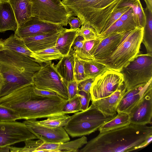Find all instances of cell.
<instances>
[{"mask_svg": "<svg viewBox=\"0 0 152 152\" xmlns=\"http://www.w3.org/2000/svg\"><path fill=\"white\" fill-rule=\"evenodd\" d=\"M28 129L38 139L45 143H62L70 140L64 127H50L39 124L36 119L26 120L23 122Z\"/></svg>", "mask_w": 152, "mask_h": 152, "instance_id": "12", "label": "cell"}, {"mask_svg": "<svg viewBox=\"0 0 152 152\" xmlns=\"http://www.w3.org/2000/svg\"><path fill=\"white\" fill-rule=\"evenodd\" d=\"M152 140V127L130 123L99 132L88 142L80 152H129L142 149Z\"/></svg>", "mask_w": 152, "mask_h": 152, "instance_id": "1", "label": "cell"}, {"mask_svg": "<svg viewBox=\"0 0 152 152\" xmlns=\"http://www.w3.org/2000/svg\"><path fill=\"white\" fill-rule=\"evenodd\" d=\"M1 0H0V4H1Z\"/></svg>", "mask_w": 152, "mask_h": 152, "instance_id": "45", "label": "cell"}, {"mask_svg": "<svg viewBox=\"0 0 152 152\" xmlns=\"http://www.w3.org/2000/svg\"><path fill=\"white\" fill-rule=\"evenodd\" d=\"M127 6L132 8L139 27L144 28L146 22V16L140 0H122L118 7Z\"/></svg>", "mask_w": 152, "mask_h": 152, "instance_id": "26", "label": "cell"}, {"mask_svg": "<svg viewBox=\"0 0 152 152\" xmlns=\"http://www.w3.org/2000/svg\"><path fill=\"white\" fill-rule=\"evenodd\" d=\"M151 80L146 85L126 91L118 106L117 112L128 114L142 98L150 84Z\"/></svg>", "mask_w": 152, "mask_h": 152, "instance_id": "20", "label": "cell"}, {"mask_svg": "<svg viewBox=\"0 0 152 152\" xmlns=\"http://www.w3.org/2000/svg\"><path fill=\"white\" fill-rule=\"evenodd\" d=\"M77 95L80 102V111L86 110L88 107L90 102L91 100V96L90 93L79 91Z\"/></svg>", "mask_w": 152, "mask_h": 152, "instance_id": "38", "label": "cell"}, {"mask_svg": "<svg viewBox=\"0 0 152 152\" xmlns=\"http://www.w3.org/2000/svg\"><path fill=\"white\" fill-rule=\"evenodd\" d=\"M117 114L106 116L91 103L86 110L70 116L64 127L71 137H82L98 130L101 126L114 118Z\"/></svg>", "mask_w": 152, "mask_h": 152, "instance_id": "6", "label": "cell"}, {"mask_svg": "<svg viewBox=\"0 0 152 152\" xmlns=\"http://www.w3.org/2000/svg\"><path fill=\"white\" fill-rule=\"evenodd\" d=\"M83 60L86 79L95 78L108 69L105 65L94 60Z\"/></svg>", "mask_w": 152, "mask_h": 152, "instance_id": "29", "label": "cell"}, {"mask_svg": "<svg viewBox=\"0 0 152 152\" xmlns=\"http://www.w3.org/2000/svg\"><path fill=\"white\" fill-rule=\"evenodd\" d=\"M21 119L19 114L13 110L0 105V121H15Z\"/></svg>", "mask_w": 152, "mask_h": 152, "instance_id": "32", "label": "cell"}, {"mask_svg": "<svg viewBox=\"0 0 152 152\" xmlns=\"http://www.w3.org/2000/svg\"><path fill=\"white\" fill-rule=\"evenodd\" d=\"M62 31L40 34L22 39L28 48L34 52L55 46Z\"/></svg>", "mask_w": 152, "mask_h": 152, "instance_id": "19", "label": "cell"}, {"mask_svg": "<svg viewBox=\"0 0 152 152\" xmlns=\"http://www.w3.org/2000/svg\"><path fill=\"white\" fill-rule=\"evenodd\" d=\"M34 86L31 83L0 97V105L13 110L26 120L66 114L62 110L67 99L60 96L39 95L34 92Z\"/></svg>", "mask_w": 152, "mask_h": 152, "instance_id": "2", "label": "cell"}, {"mask_svg": "<svg viewBox=\"0 0 152 152\" xmlns=\"http://www.w3.org/2000/svg\"><path fill=\"white\" fill-rule=\"evenodd\" d=\"M32 16L41 20L67 26L71 11L61 0H31Z\"/></svg>", "mask_w": 152, "mask_h": 152, "instance_id": "8", "label": "cell"}, {"mask_svg": "<svg viewBox=\"0 0 152 152\" xmlns=\"http://www.w3.org/2000/svg\"><path fill=\"white\" fill-rule=\"evenodd\" d=\"M78 36L82 37L85 41L95 39L97 38L95 30L87 24L82 25L81 28L78 30Z\"/></svg>", "mask_w": 152, "mask_h": 152, "instance_id": "37", "label": "cell"}, {"mask_svg": "<svg viewBox=\"0 0 152 152\" xmlns=\"http://www.w3.org/2000/svg\"><path fill=\"white\" fill-rule=\"evenodd\" d=\"M123 84L122 74L108 68L95 78L90 90L91 101L110 96Z\"/></svg>", "mask_w": 152, "mask_h": 152, "instance_id": "10", "label": "cell"}, {"mask_svg": "<svg viewBox=\"0 0 152 152\" xmlns=\"http://www.w3.org/2000/svg\"><path fill=\"white\" fill-rule=\"evenodd\" d=\"M32 80L37 88L53 91L63 98L68 99L67 82L57 72L52 61L42 66L34 75Z\"/></svg>", "mask_w": 152, "mask_h": 152, "instance_id": "9", "label": "cell"}, {"mask_svg": "<svg viewBox=\"0 0 152 152\" xmlns=\"http://www.w3.org/2000/svg\"><path fill=\"white\" fill-rule=\"evenodd\" d=\"M47 64L53 60H60L64 56L55 46L34 52Z\"/></svg>", "mask_w": 152, "mask_h": 152, "instance_id": "30", "label": "cell"}, {"mask_svg": "<svg viewBox=\"0 0 152 152\" xmlns=\"http://www.w3.org/2000/svg\"><path fill=\"white\" fill-rule=\"evenodd\" d=\"M84 61L79 58L75 53V63L74 69L75 80L78 83L86 79L84 71Z\"/></svg>", "mask_w": 152, "mask_h": 152, "instance_id": "33", "label": "cell"}, {"mask_svg": "<svg viewBox=\"0 0 152 152\" xmlns=\"http://www.w3.org/2000/svg\"><path fill=\"white\" fill-rule=\"evenodd\" d=\"M18 25L13 9L8 0H1L0 5V32L15 31Z\"/></svg>", "mask_w": 152, "mask_h": 152, "instance_id": "22", "label": "cell"}, {"mask_svg": "<svg viewBox=\"0 0 152 152\" xmlns=\"http://www.w3.org/2000/svg\"><path fill=\"white\" fill-rule=\"evenodd\" d=\"M75 55V52L71 48L68 54L64 56L54 65L57 72L66 82L75 80L74 74Z\"/></svg>", "mask_w": 152, "mask_h": 152, "instance_id": "23", "label": "cell"}, {"mask_svg": "<svg viewBox=\"0 0 152 152\" xmlns=\"http://www.w3.org/2000/svg\"><path fill=\"white\" fill-rule=\"evenodd\" d=\"M125 32H116L102 38H97L92 52L94 60L99 62L107 58L120 43Z\"/></svg>", "mask_w": 152, "mask_h": 152, "instance_id": "15", "label": "cell"}, {"mask_svg": "<svg viewBox=\"0 0 152 152\" xmlns=\"http://www.w3.org/2000/svg\"><path fill=\"white\" fill-rule=\"evenodd\" d=\"M62 110L66 114L80 111V102L77 95L72 99L67 100Z\"/></svg>", "mask_w": 152, "mask_h": 152, "instance_id": "34", "label": "cell"}, {"mask_svg": "<svg viewBox=\"0 0 152 152\" xmlns=\"http://www.w3.org/2000/svg\"><path fill=\"white\" fill-rule=\"evenodd\" d=\"M95 78L86 79L80 81L78 84V90L90 93V89Z\"/></svg>", "mask_w": 152, "mask_h": 152, "instance_id": "40", "label": "cell"}, {"mask_svg": "<svg viewBox=\"0 0 152 152\" xmlns=\"http://www.w3.org/2000/svg\"></svg>", "mask_w": 152, "mask_h": 152, "instance_id": "46", "label": "cell"}, {"mask_svg": "<svg viewBox=\"0 0 152 152\" xmlns=\"http://www.w3.org/2000/svg\"><path fill=\"white\" fill-rule=\"evenodd\" d=\"M34 91L36 94L43 96L53 97L59 96L53 91L39 88L35 86L34 88Z\"/></svg>", "mask_w": 152, "mask_h": 152, "instance_id": "42", "label": "cell"}, {"mask_svg": "<svg viewBox=\"0 0 152 152\" xmlns=\"http://www.w3.org/2000/svg\"><path fill=\"white\" fill-rule=\"evenodd\" d=\"M122 0H62V3L78 17L82 25L87 24L97 36L102 31L113 12Z\"/></svg>", "mask_w": 152, "mask_h": 152, "instance_id": "4", "label": "cell"}, {"mask_svg": "<svg viewBox=\"0 0 152 152\" xmlns=\"http://www.w3.org/2000/svg\"><path fill=\"white\" fill-rule=\"evenodd\" d=\"M68 24L69 25L70 29H79L82 25L80 19L78 17H76L74 15H72L69 18Z\"/></svg>", "mask_w": 152, "mask_h": 152, "instance_id": "43", "label": "cell"}, {"mask_svg": "<svg viewBox=\"0 0 152 152\" xmlns=\"http://www.w3.org/2000/svg\"><path fill=\"white\" fill-rule=\"evenodd\" d=\"M78 83L76 80L67 82L66 87L68 94V99H70L76 96L79 91Z\"/></svg>", "mask_w": 152, "mask_h": 152, "instance_id": "39", "label": "cell"}, {"mask_svg": "<svg viewBox=\"0 0 152 152\" xmlns=\"http://www.w3.org/2000/svg\"><path fill=\"white\" fill-rule=\"evenodd\" d=\"M42 66L34 59L4 47L0 38V97L33 83V76Z\"/></svg>", "mask_w": 152, "mask_h": 152, "instance_id": "3", "label": "cell"}, {"mask_svg": "<svg viewBox=\"0 0 152 152\" xmlns=\"http://www.w3.org/2000/svg\"><path fill=\"white\" fill-rule=\"evenodd\" d=\"M88 142L85 136L76 140L62 143H45L38 140L36 152H79V149Z\"/></svg>", "mask_w": 152, "mask_h": 152, "instance_id": "16", "label": "cell"}, {"mask_svg": "<svg viewBox=\"0 0 152 152\" xmlns=\"http://www.w3.org/2000/svg\"><path fill=\"white\" fill-rule=\"evenodd\" d=\"M65 28L61 25L45 21L32 16L18 26L14 34L22 38L40 34L59 32Z\"/></svg>", "mask_w": 152, "mask_h": 152, "instance_id": "13", "label": "cell"}, {"mask_svg": "<svg viewBox=\"0 0 152 152\" xmlns=\"http://www.w3.org/2000/svg\"><path fill=\"white\" fill-rule=\"evenodd\" d=\"M85 41L83 38L78 36L75 39L71 47L76 54L80 53L82 50Z\"/></svg>", "mask_w": 152, "mask_h": 152, "instance_id": "41", "label": "cell"}, {"mask_svg": "<svg viewBox=\"0 0 152 152\" xmlns=\"http://www.w3.org/2000/svg\"><path fill=\"white\" fill-rule=\"evenodd\" d=\"M130 123L140 125L152 123V85L151 83L141 99L128 114Z\"/></svg>", "mask_w": 152, "mask_h": 152, "instance_id": "14", "label": "cell"}, {"mask_svg": "<svg viewBox=\"0 0 152 152\" xmlns=\"http://www.w3.org/2000/svg\"><path fill=\"white\" fill-rule=\"evenodd\" d=\"M145 3L146 8L152 12V0H143Z\"/></svg>", "mask_w": 152, "mask_h": 152, "instance_id": "44", "label": "cell"}, {"mask_svg": "<svg viewBox=\"0 0 152 152\" xmlns=\"http://www.w3.org/2000/svg\"><path fill=\"white\" fill-rule=\"evenodd\" d=\"M143 29V27H137L125 32L110 56L99 62L105 65L109 69L119 72L139 53Z\"/></svg>", "mask_w": 152, "mask_h": 152, "instance_id": "5", "label": "cell"}, {"mask_svg": "<svg viewBox=\"0 0 152 152\" xmlns=\"http://www.w3.org/2000/svg\"><path fill=\"white\" fill-rule=\"evenodd\" d=\"M70 116L68 115L56 116L47 118L46 119L37 121L40 125L50 127H64L69 120Z\"/></svg>", "mask_w": 152, "mask_h": 152, "instance_id": "31", "label": "cell"}, {"mask_svg": "<svg viewBox=\"0 0 152 152\" xmlns=\"http://www.w3.org/2000/svg\"><path fill=\"white\" fill-rule=\"evenodd\" d=\"M96 39L85 42L83 47L80 53L76 54L80 59L84 60H94L92 55L93 49Z\"/></svg>", "mask_w": 152, "mask_h": 152, "instance_id": "35", "label": "cell"}, {"mask_svg": "<svg viewBox=\"0 0 152 152\" xmlns=\"http://www.w3.org/2000/svg\"><path fill=\"white\" fill-rule=\"evenodd\" d=\"M37 139L23 122L0 121V148Z\"/></svg>", "mask_w": 152, "mask_h": 152, "instance_id": "11", "label": "cell"}, {"mask_svg": "<svg viewBox=\"0 0 152 152\" xmlns=\"http://www.w3.org/2000/svg\"><path fill=\"white\" fill-rule=\"evenodd\" d=\"M14 13L18 26L31 17V0H8Z\"/></svg>", "mask_w": 152, "mask_h": 152, "instance_id": "24", "label": "cell"}, {"mask_svg": "<svg viewBox=\"0 0 152 152\" xmlns=\"http://www.w3.org/2000/svg\"><path fill=\"white\" fill-rule=\"evenodd\" d=\"M129 10L108 28L97 36V38H102L115 33L126 32L139 27L132 8Z\"/></svg>", "mask_w": 152, "mask_h": 152, "instance_id": "18", "label": "cell"}, {"mask_svg": "<svg viewBox=\"0 0 152 152\" xmlns=\"http://www.w3.org/2000/svg\"><path fill=\"white\" fill-rule=\"evenodd\" d=\"M0 40L5 48L34 59L43 66L42 64L44 63L42 58L28 48L22 38L14 34L5 39H0Z\"/></svg>", "mask_w": 152, "mask_h": 152, "instance_id": "21", "label": "cell"}, {"mask_svg": "<svg viewBox=\"0 0 152 152\" xmlns=\"http://www.w3.org/2000/svg\"><path fill=\"white\" fill-rule=\"evenodd\" d=\"M130 123L128 114L117 112L116 116L113 119L105 123L99 129V132H102L127 125Z\"/></svg>", "mask_w": 152, "mask_h": 152, "instance_id": "28", "label": "cell"}, {"mask_svg": "<svg viewBox=\"0 0 152 152\" xmlns=\"http://www.w3.org/2000/svg\"><path fill=\"white\" fill-rule=\"evenodd\" d=\"M126 89L124 84L110 96L91 103L106 116H112L117 114L118 105Z\"/></svg>", "mask_w": 152, "mask_h": 152, "instance_id": "17", "label": "cell"}, {"mask_svg": "<svg viewBox=\"0 0 152 152\" xmlns=\"http://www.w3.org/2000/svg\"><path fill=\"white\" fill-rule=\"evenodd\" d=\"M144 11L146 20L142 43L145 48L147 53L152 54V12L146 7Z\"/></svg>", "mask_w": 152, "mask_h": 152, "instance_id": "27", "label": "cell"}, {"mask_svg": "<svg viewBox=\"0 0 152 152\" xmlns=\"http://www.w3.org/2000/svg\"><path fill=\"white\" fill-rule=\"evenodd\" d=\"M119 72L126 91L145 85L152 80V54L139 53Z\"/></svg>", "mask_w": 152, "mask_h": 152, "instance_id": "7", "label": "cell"}, {"mask_svg": "<svg viewBox=\"0 0 152 152\" xmlns=\"http://www.w3.org/2000/svg\"><path fill=\"white\" fill-rule=\"evenodd\" d=\"M130 7L128 6L119 7H118L113 12L111 16L107 22L101 33L107 30L118 20L123 15L129 10Z\"/></svg>", "mask_w": 152, "mask_h": 152, "instance_id": "36", "label": "cell"}, {"mask_svg": "<svg viewBox=\"0 0 152 152\" xmlns=\"http://www.w3.org/2000/svg\"><path fill=\"white\" fill-rule=\"evenodd\" d=\"M78 29L65 28L59 37L55 46L64 56L68 54L74 41L78 36Z\"/></svg>", "mask_w": 152, "mask_h": 152, "instance_id": "25", "label": "cell"}]
</instances>
